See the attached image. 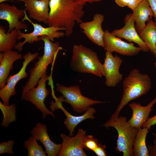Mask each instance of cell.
I'll use <instances>...</instances> for the list:
<instances>
[{
    "instance_id": "1",
    "label": "cell",
    "mask_w": 156,
    "mask_h": 156,
    "mask_svg": "<svg viewBox=\"0 0 156 156\" xmlns=\"http://www.w3.org/2000/svg\"><path fill=\"white\" fill-rule=\"evenodd\" d=\"M49 27H64L65 35L72 33L76 23H80L84 14L83 5L74 0H49Z\"/></svg>"
},
{
    "instance_id": "2",
    "label": "cell",
    "mask_w": 156,
    "mask_h": 156,
    "mask_svg": "<svg viewBox=\"0 0 156 156\" xmlns=\"http://www.w3.org/2000/svg\"><path fill=\"white\" fill-rule=\"evenodd\" d=\"M123 93L120 103L111 117L119 116L121 111L129 102L146 94L152 88L149 76L140 73L138 69L131 70L123 81Z\"/></svg>"
},
{
    "instance_id": "3",
    "label": "cell",
    "mask_w": 156,
    "mask_h": 156,
    "mask_svg": "<svg viewBox=\"0 0 156 156\" xmlns=\"http://www.w3.org/2000/svg\"><path fill=\"white\" fill-rule=\"evenodd\" d=\"M44 42V53L42 56L37 57L38 61L35 62L34 66L29 70L30 77L28 81L22 88L21 100L23 99L25 94L37 85L38 81L47 73L48 66L53 63L60 50L62 49L58 42H53L47 36L39 37Z\"/></svg>"
},
{
    "instance_id": "4",
    "label": "cell",
    "mask_w": 156,
    "mask_h": 156,
    "mask_svg": "<svg viewBox=\"0 0 156 156\" xmlns=\"http://www.w3.org/2000/svg\"><path fill=\"white\" fill-rule=\"evenodd\" d=\"M70 68L80 73H88L101 77L104 76L103 64L90 48L81 44L73 46L70 62Z\"/></svg>"
},
{
    "instance_id": "5",
    "label": "cell",
    "mask_w": 156,
    "mask_h": 156,
    "mask_svg": "<svg viewBox=\"0 0 156 156\" xmlns=\"http://www.w3.org/2000/svg\"><path fill=\"white\" fill-rule=\"evenodd\" d=\"M127 120L122 116L111 117L102 126L113 127L117 130L118 136L115 149L118 153H122L123 156H133V143L138 129L131 125Z\"/></svg>"
},
{
    "instance_id": "6",
    "label": "cell",
    "mask_w": 156,
    "mask_h": 156,
    "mask_svg": "<svg viewBox=\"0 0 156 156\" xmlns=\"http://www.w3.org/2000/svg\"><path fill=\"white\" fill-rule=\"evenodd\" d=\"M25 16L22 19L23 22L25 20L30 22L33 25L34 28L33 31L29 33H25L21 31L20 30H17L18 40L22 38L24 40L21 42H19L17 43L14 48L17 49L19 52L23 49V47L26 43L32 44L35 42H37L40 40L39 37L45 36H47L53 42L55 38H58L64 37L65 35V33L61 31H65L64 27H57L54 26L45 27L41 25L32 22L27 16L26 11L24 10Z\"/></svg>"
},
{
    "instance_id": "7",
    "label": "cell",
    "mask_w": 156,
    "mask_h": 156,
    "mask_svg": "<svg viewBox=\"0 0 156 156\" xmlns=\"http://www.w3.org/2000/svg\"><path fill=\"white\" fill-rule=\"evenodd\" d=\"M55 89L62 94L64 102L70 105L73 110L78 113L85 112L93 105L105 103L83 96L78 85L66 87L57 83Z\"/></svg>"
},
{
    "instance_id": "8",
    "label": "cell",
    "mask_w": 156,
    "mask_h": 156,
    "mask_svg": "<svg viewBox=\"0 0 156 156\" xmlns=\"http://www.w3.org/2000/svg\"><path fill=\"white\" fill-rule=\"evenodd\" d=\"M49 78L47 73H45L38 81L37 86L28 91L23 97V99L30 102L41 112L42 118L44 119L49 115L55 118V114L47 108L44 102L49 93V90L46 88V83Z\"/></svg>"
},
{
    "instance_id": "9",
    "label": "cell",
    "mask_w": 156,
    "mask_h": 156,
    "mask_svg": "<svg viewBox=\"0 0 156 156\" xmlns=\"http://www.w3.org/2000/svg\"><path fill=\"white\" fill-rule=\"evenodd\" d=\"M38 55V52L32 53L28 52L23 55V58L24 60L20 70L15 74L10 75L8 78L5 86L0 90V97L4 104L9 105L10 98L16 94V84L21 79L27 77L28 73L26 72V68L28 64L36 58Z\"/></svg>"
},
{
    "instance_id": "10",
    "label": "cell",
    "mask_w": 156,
    "mask_h": 156,
    "mask_svg": "<svg viewBox=\"0 0 156 156\" xmlns=\"http://www.w3.org/2000/svg\"><path fill=\"white\" fill-rule=\"evenodd\" d=\"M86 135V131L81 128L79 129L77 133L74 136L61 133L62 142L58 156H86L83 148V143Z\"/></svg>"
},
{
    "instance_id": "11",
    "label": "cell",
    "mask_w": 156,
    "mask_h": 156,
    "mask_svg": "<svg viewBox=\"0 0 156 156\" xmlns=\"http://www.w3.org/2000/svg\"><path fill=\"white\" fill-rule=\"evenodd\" d=\"M104 32L103 48L107 52H115L122 55L132 56L137 55L142 51L133 43H127L112 34L108 30H105Z\"/></svg>"
},
{
    "instance_id": "12",
    "label": "cell",
    "mask_w": 156,
    "mask_h": 156,
    "mask_svg": "<svg viewBox=\"0 0 156 156\" xmlns=\"http://www.w3.org/2000/svg\"><path fill=\"white\" fill-rule=\"evenodd\" d=\"M123 61L119 57L114 56L112 53L105 52L103 67L105 77V84L108 87H114L121 82L123 75L119 68Z\"/></svg>"
},
{
    "instance_id": "13",
    "label": "cell",
    "mask_w": 156,
    "mask_h": 156,
    "mask_svg": "<svg viewBox=\"0 0 156 156\" xmlns=\"http://www.w3.org/2000/svg\"><path fill=\"white\" fill-rule=\"evenodd\" d=\"M104 19V16L100 13L95 14L91 21L79 23L80 27L87 38L95 44L104 47L103 37L104 31L102 28V23Z\"/></svg>"
},
{
    "instance_id": "14",
    "label": "cell",
    "mask_w": 156,
    "mask_h": 156,
    "mask_svg": "<svg viewBox=\"0 0 156 156\" xmlns=\"http://www.w3.org/2000/svg\"><path fill=\"white\" fill-rule=\"evenodd\" d=\"M125 25L122 28L115 29L111 33L119 38H124L130 42L136 43L142 51L147 52L149 49L140 38L135 26V20L132 13L126 15L124 19Z\"/></svg>"
},
{
    "instance_id": "15",
    "label": "cell",
    "mask_w": 156,
    "mask_h": 156,
    "mask_svg": "<svg viewBox=\"0 0 156 156\" xmlns=\"http://www.w3.org/2000/svg\"><path fill=\"white\" fill-rule=\"evenodd\" d=\"M25 16L24 10L19 9L13 5L2 3L0 4V19L7 21L9 24V32L14 29L26 30L27 25L19 19Z\"/></svg>"
},
{
    "instance_id": "16",
    "label": "cell",
    "mask_w": 156,
    "mask_h": 156,
    "mask_svg": "<svg viewBox=\"0 0 156 156\" xmlns=\"http://www.w3.org/2000/svg\"><path fill=\"white\" fill-rule=\"evenodd\" d=\"M30 133L31 135L43 144L47 156H58L61 149V144H55L51 140L45 124L40 122L37 123Z\"/></svg>"
},
{
    "instance_id": "17",
    "label": "cell",
    "mask_w": 156,
    "mask_h": 156,
    "mask_svg": "<svg viewBox=\"0 0 156 156\" xmlns=\"http://www.w3.org/2000/svg\"><path fill=\"white\" fill-rule=\"evenodd\" d=\"M49 0H25V10L30 18L47 24L49 17Z\"/></svg>"
},
{
    "instance_id": "18",
    "label": "cell",
    "mask_w": 156,
    "mask_h": 156,
    "mask_svg": "<svg viewBox=\"0 0 156 156\" xmlns=\"http://www.w3.org/2000/svg\"><path fill=\"white\" fill-rule=\"evenodd\" d=\"M156 103V96L146 106H142L140 103L133 102L129 105L132 110V115L127 121L132 126L137 129L141 128L142 124L149 118V116L153 110V107Z\"/></svg>"
},
{
    "instance_id": "19",
    "label": "cell",
    "mask_w": 156,
    "mask_h": 156,
    "mask_svg": "<svg viewBox=\"0 0 156 156\" xmlns=\"http://www.w3.org/2000/svg\"><path fill=\"white\" fill-rule=\"evenodd\" d=\"M23 59L22 55L12 50L0 53V89L7 83L10 72L13 68V64L16 60Z\"/></svg>"
},
{
    "instance_id": "20",
    "label": "cell",
    "mask_w": 156,
    "mask_h": 156,
    "mask_svg": "<svg viewBox=\"0 0 156 156\" xmlns=\"http://www.w3.org/2000/svg\"><path fill=\"white\" fill-rule=\"evenodd\" d=\"M136 30L139 34L146 26V22L152 19L153 11L147 0H143L133 10Z\"/></svg>"
},
{
    "instance_id": "21",
    "label": "cell",
    "mask_w": 156,
    "mask_h": 156,
    "mask_svg": "<svg viewBox=\"0 0 156 156\" xmlns=\"http://www.w3.org/2000/svg\"><path fill=\"white\" fill-rule=\"evenodd\" d=\"M59 109L62 110L65 115L66 118L64 122V124L70 133L69 136H73L74 129L77 126L83 121L88 119H94L95 117L94 114L96 113L95 109L93 107H90L82 115L75 116L68 112L61 105Z\"/></svg>"
},
{
    "instance_id": "22",
    "label": "cell",
    "mask_w": 156,
    "mask_h": 156,
    "mask_svg": "<svg viewBox=\"0 0 156 156\" xmlns=\"http://www.w3.org/2000/svg\"><path fill=\"white\" fill-rule=\"evenodd\" d=\"M141 40L145 43L149 51L155 55L156 44V23L152 19L148 21L145 27L139 34Z\"/></svg>"
},
{
    "instance_id": "23",
    "label": "cell",
    "mask_w": 156,
    "mask_h": 156,
    "mask_svg": "<svg viewBox=\"0 0 156 156\" xmlns=\"http://www.w3.org/2000/svg\"><path fill=\"white\" fill-rule=\"evenodd\" d=\"M149 130L147 128L139 129L133 143L134 156H149L146 144V138Z\"/></svg>"
},
{
    "instance_id": "24",
    "label": "cell",
    "mask_w": 156,
    "mask_h": 156,
    "mask_svg": "<svg viewBox=\"0 0 156 156\" xmlns=\"http://www.w3.org/2000/svg\"><path fill=\"white\" fill-rule=\"evenodd\" d=\"M17 30L14 29L9 32L6 30L2 25L0 26V51L4 52L14 48L18 40Z\"/></svg>"
},
{
    "instance_id": "25",
    "label": "cell",
    "mask_w": 156,
    "mask_h": 156,
    "mask_svg": "<svg viewBox=\"0 0 156 156\" xmlns=\"http://www.w3.org/2000/svg\"><path fill=\"white\" fill-rule=\"evenodd\" d=\"M0 109L3 114V118L1 123L3 127H7L11 123L16 120V106L15 104L6 105L0 101Z\"/></svg>"
},
{
    "instance_id": "26",
    "label": "cell",
    "mask_w": 156,
    "mask_h": 156,
    "mask_svg": "<svg viewBox=\"0 0 156 156\" xmlns=\"http://www.w3.org/2000/svg\"><path fill=\"white\" fill-rule=\"evenodd\" d=\"M37 140L31 135L24 141L23 145L28 151V156H46V153L38 143Z\"/></svg>"
},
{
    "instance_id": "27",
    "label": "cell",
    "mask_w": 156,
    "mask_h": 156,
    "mask_svg": "<svg viewBox=\"0 0 156 156\" xmlns=\"http://www.w3.org/2000/svg\"><path fill=\"white\" fill-rule=\"evenodd\" d=\"M99 144L98 140L93 135H86L83 143V148L87 151H93Z\"/></svg>"
},
{
    "instance_id": "28",
    "label": "cell",
    "mask_w": 156,
    "mask_h": 156,
    "mask_svg": "<svg viewBox=\"0 0 156 156\" xmlns=\"http://www.w3.org/2000/svg\"><path fill=\"white\" fill-rule=\"evenodd\" d=\"M15 143L14 140H10L0 143V154L7 153L11 155L14 154L13 147Z\"/></svg>"
},
{
    "instance_id": "29",
    "label": "cell",
    "mask_w": 156,
    "mask_h": 156,
    "mask_svg": "<svg viewBox=\"0 0 156 156\" xmlns=\"http://www.w3.org/2000/svg\"><path fill=\"white\" fill-rule=\"evenodd\" d=\"M106 146L99 143L97 146L93 151L98 156H107L105 151Z\"/></svg>"
},
{
    "instance_id": "30",
    "label": "cell",
    "mask_w": 156,
    "mask_h": 156,
    "mask_svg": "<svg viewBox=\"0 0 156 156\" xmlns=\"http://www.w3.org/2000/svg\"><path fill=\"white\" fill-rule=\"evenodd\" d=\"M156 124V114L154 116L149 118L147 121L144 123L142 127L147 128L149 130L151 129L152 126Z\"/></svg>"
},
{
    "instance_id": "31",
    "label": "cell",
    "mask_w": 156,
    "mask_h": 156,
    "mask_svg": "<svg viewBox=\"0 0 156 156\" xmlns=\"http://www.w3.org/2000/svg\"><path fill=\"white\" fill-rule=\"evenodd\" d=\"M154 139L153 145H149L147 146L148 149L149 156H156V134L153 133Z\"/></svg>"
},
{
    "instance_id": "32",
    "label": "cell",
    "mask_w": 156,
    "mask_h": 156,
    "mask_svg": "<svg viewBox=\"0 0 156 156\" xmlns=\"http://www.w3.org/2000/svg\"><path fill=\"white\" fill-rule=\"evenodd\" d=\"M143 0H129L127 7L133 10Z\"/></svg>"
},
{
    "instance_id": "33",
    "label": "cell",
    "mask_w": 156,
    "mask_h": 156,
    "mask_svg": "<svg viewBox=\"0 0 156 156\" xmlns=\"http://www.w3.org/2000/svg\"><path fill=\"white\" fill-rule=\"evenodd\" d=\"M153 14V16L156 18V0H147Z\"/></svg>"
},
{
    "instance_id": "34",
    "label": "cell",
    "mask_w": 156,
    "mask_h": 156,
    "mask_svg": "<svg viewBox=\"0 0 156 156\" xmlns=\"http://www.w3.org/2000/svg\"><path fill=\"white\" fill-rule=\"evenodd\" d=\"M77 3L84 5L86 3H92L95 2H97L101 1L102 0H74Z\"/></svg>"
},
{
    "instance_id": "35",
    "label": "cell",
    "mask_w": 156,
    "mask_h": 156,
    "mask_svg": "<svg viewBox=\"0 0 156 156\" xmlns=\"http://www.w3.org/2000/svg\"><path fill=\"white\" fill-rule=\"evenodd\" d=\"M115 2L116 4L119 6L124 7L125 6H127L129 0H115Z\"/></svg>"
},
{
    "instance_id": "36",
    "label": "cell",
    "mask_w": 156,
    "mask_h": 156,
    "mask_svg": "<svg viewBox=\"0 0 156 156\" xmlns=\"http://www.w3.org/2000/svg\"><path fill=\"white\" fill-rule=\"evenodd\" d=\"M10 0H0V3H3V2L7 1H10ZM16 0V1H21L23 2H24L25 0Z\"/></svg>"
},
{
    "instance_id": "37",
    "label": "cell",
    "mask_w": 156,
    "mask_h": 156,
    "mask_svg": "<svg viewBox=\"0 0 156 156\" xmlns=\"http://www.w3.org/2000/svg\"><path fill=\"white\" fill-rule=\"evenodd\" d=\"M155 55H156V44L155 46Z\"/></svg>"
},
{
    "instance_id": "38",
    "label": "cell",
    "mask_w": 156,
    "mask_h": 156,
    "mask_svg": "<svg viewBox=\"0 0 156 156\" xmlns=\"http://www.w3.org/2000/svg\"><path fill=\"white\" fill-rule=\"evenodd\" d=\"M155 56L156 58V55H155ZM155 68H156V61L155 62Z\"/></svg>"
},
{
    "instance_id": "39",
    "label": "cell",
    "mask_w": 156,
    "mask_h": 156,
    "mask_svg": "<svg viewBox=\"0 0 156 156\" xmlns=\"http://www.w3.org/2000/svg\"><path fill=\"white\" fill-rule=\"evenodd\" d=\"M155 22L156 23V18H155Z\"/></svg>"
},
{
    "instance_id": "40",
    "label": "cell",
    "mask_w": 156,
    "mask_h": 156,
    "mask_svg": "<svg viewBox=\"0 0 156 156\" xmlns=\"http://www.w3.org/2000/svg\"></svg>"
}]
</instances>
